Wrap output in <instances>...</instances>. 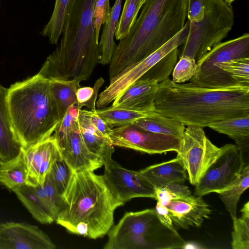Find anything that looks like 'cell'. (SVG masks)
<instances>
[{
  "mask_svg": "<svg viewBox=\"0 0 249 249\" xmlns=\"http://www.w3.org/2000/svg\"><path fill=\"white\" fill-rule=\"evenodd\" d=\"M103 177L120 206L135 197L157 198L155 188L140 171L124 168L113 160L105 167Z\"/></svg>",
  "mask_w": 249,
  "mask_h": 249,
  "instance_id": "obj_14",
  "label": "cell"
},
{
  "mask_svg": "<svg viewBox=\"0 0 249 249\" xmlns=\"http://www.w3.org/2000/svg\"><path fill=\"white\" fill-rule=\"evenodd\" d=\"M241 216L233 220L232 249H249V202L240 211Z\"/></svg>",
  "mask_w": 249,
  "mask_h": 249,
  "instance_id": "obj_31",
  "label": "cell"
},
{
  "mask_svg": "<svg viewBox=\"0 0 249 249\" xmlns=\"http://www.w3.org/2000/svg\"><path fill=\"white\" fill-rule=\"evenodd\" d=\"M55 245L36 226L26 223L0 222V249H54Z\"/></svg>",
  "mask_w": 249,
  "mask_h": 249,
  "instance_id": "obj_15",
  "label": "cell"
},
{
  "mask_svg": "<svg viewBox=\"0 0 249 249\" xmlns=\"http://www.w3.org/2000/svg\"><path fill=\"white\" fill-rule=\"evenodd\" d=\"M145 0H142V4L144 3V2Z\"/></svg>",
  "mask_w": 249,
  "mask_h": 249,
  "instance_id": "obj_43",
  "label": "cell"
},
{
  "mask_svg": "<svg viewBox=\"0 0 249 249\" xmlns=\"http://www.w3.org/2000/svg\"><path fill=\"white\" fill-rule=\"evenodd\" d=\"M144 130L181 139L185 129L180 122L155 111L150 117L140 119L132 123Z\"/></svg>",
  "mask_w": 249,
  "mask_h": 249,
  "instance_id": "obj_26",
  "label": "cell"
},
{
  "mask_svg": "<svg viewBox=\"0 0 249 249\" xmlns=\"http://www.w3.org/2000/svg\"><path fill=\"white\" fill-rule=\"evenodd\" d=\"M158 88L159 83L155 80L140 79L113 101L111 106L155 110V101Z\"/></svg>",
  "mask_w": 249,
  "mask_h": 249,
  "instance_id": "obj_20",
  "label": "cell"
},
{
  "mask_svg": "<svg viewBox=\"0 0 249 249\" xmlns=\"http://www.w3.org/2000/svg\"><path fill=\"white\" fill-rule=\"evenodd\" d=\"M234 0H231V1H231V2H233V1H234Z\"/></svg>",
  "mask_w": 249,
  "mask_h": 249,
  "instance_id": "obj_44",
  "label": "cell"
},
{
  "mask_svg": "<svg viewBox=\"0 0 249 249\" xmlns=\"http://www.w3.org/2000/svg\"><path fill=\"white\" fill-rule=\"evenodd\" d=\"M226 2H228V3H231V0H224Z\"/></svg>",
  "mask_w": 249,
  "mask_h": 249,
  "instance_id": "obj_42",
  "label": "cell"
},
{
  "mask_svg": "<svg viewBox=\"0 0 249 249\" xmlns=\"http://www.w3.org/2000/svg\"><path fill=\"white\" fill-rule=\"evenodd\" d=\"M165 206L173 222L184 229L200 227L211 214L209 205L201 196L179 197L170 200Z\"/></svg>",
  "mask_w": 249,
  "mask_h": 249,
  "instance_id": "obj_17",
  "label": "cell"
},
{
  "mask_svg": "<svg viewBox=\"0 0 249 249\" xmlns=\"http://www.w3.org/2000/svg\"><path fill=\"white\" fill-rule=\"evenodd\" d=\"M142 5V0H125L115 36L117 40L125 37L134 24Z\"/></svg>",
  "mask_w": 249,
  "mask_h": 249,
  "instance_id": "obj_32",
  "label": "cell"
},
{
  "mask_svg": "<svg viewBox=\"0 0 249 249\" xmlns=\"http://www.w3.org/2000/svg\"><path fill=\"white\" fill-rule=\"evenodd\" d=\"M122 0H116L112 7L110 18L104 24L99 42L101 55L99 63L102 65L109 64L116 45L114 37L118 24Z\"/></svg>",
  "mask_w": 249,
  "mask_h": 249,
  "instance_id": "obj_28",
  "label": "cell"
},
{
  "mask_svg": "<svg viewBox=\"0 0 249 249\" xmlns=\"http://www.w3.org/2000/svg\"><path fill=\"white\" fill-rule=\"evenodd\" d=\"M249 187V166L245 165L242 172L227 188L218 193L232 220L237 218V205L240 196Z\"/></svg>",
  "mask_w": 249,
  "mask_h": 249,
  "instance_id": "obj_29",
  "label": "cell"
},
{
  "mask_svg": "<svg viewBox=\"0 0 249 249\" xmlns=\"http://www.w3.org/2000/svg\"><path fill=\"white\" fill-rule=\"evenodd\" d=\"M22 153L29 185L32 186L43 185L54 162L62 158L53 134L34 145L23 148Z\"/></svg>",
  "mask_w": 249,
  "mask_h": 249,
  "instance_id": "obj_16",
  "label": "cell"
},
{
  "mask_svg": "<svg viewBox=\"0 0 249 249\" xmlns=\"http://www.w3.org/2000/svg\"><path fill=\"white\" fill-rule=\"evenodd\" d=\"M155 209L157 216L160 222L170 230L177 231L166 207L160 202L157 201Z\"/></svg>",
  "mask_w": 249,
  "mask_h": 249,
  "instance_id": "obj_41",
  "label": "cell"
},
{
  "mask_svg": "<svg viewBox=\"0 0 249 249\" xmlns=\"http://www.w3.org/2000/svg\"><path fill=\"white\" fill-rule=\"evenodd\" d=\"M187 18L189 31L180 55L197 61L221 42L231 30L233 7L224 0H188Z\"/></svg>",
  "mask_w": 249,
  "mask_h": 249,
  "instance_id": "obj_7",
  "label": "cell"
},
{
  "mask_svg": "<svg viewBox=\"0 0 249 249\" xmlns=\"http://www.w3.org/2000/svg\"><path fill=\"white\" fill-rule=\"evenodd\" d=\"M158 113L187 126L202 128L213 123L249 115V87L199 88L169 78L159 83L155 101Z\"/></svg>",
  "mask_w": 249,
  "mask_h": 249,
  "instance_id": "obj_1",
  "label": "cell"
},
{
  "mask_svg": "<svg viewBox=\"0 0 249 249\" xmlns=\"http://www.w3.org/2000/svg\"><path fill=\"white\" fill-rule=\"evenodd\" d=\"M155 111L154 110L132 109L113 106L96 109L98 115L112 127L132 124L140 119L152 116Z\"/></svg>",
  "mask_w": 249,
  "mask_h": 249,
  "instance_id": "obj_27",
  "label": "cell"
},
{
  "mask_svg": "<svg viewBox=\"0 0 249 249\" xmlns=\"http://www.w3.org/2000/svg\"><path fill=\"white\" fill-rule=\"evenodd\" d=\"M80 82L77 80H49L50 92L60 122L68 109L77 104L76 94L80 87Z\"/></svg>",
  "mask_w": 249,
  "mask_h": 249,
  "instance_id": "obj_24",
  "label": "cell"
},
{
  "mask_svg": "<svg viewBox=\"0 0 249 249\" xmlns=\"http://www.w3.org/2000/svg\"><path fill=\"white\" fill-rule=\"evenodd\" d=\"M77 105L71 107L59 122L53 132L59 149L67 142L72 127L77 119L78 110Z\"/></svg>",
  "mask_w": 249,
  "mask_h": 249,
  "instance_id": "obj_34",
  "label": "cell"
},
{
  "mask_svg": "<svg viewBox=\"0 0 249 249\" xmlns=\"http://www.w3.org/2000/svg\"><path fill=\"white\" fill-rule=\"evenodd\" d=\"M71 0H55L52 16L45 26L42 35L47 36L52 44L57 43L62 35L67 12Z\"/></svg>",
  "mask_w": 249,
  "mask_h": 249,
  "instance_id": "obj_30",
  "label": "cell"
},
{
  "mask_svg": "<svg viewBox=\"0 0 249 249\" xmlns=\"http://www.w3.org/2000/svg\"><path fill=\"white\" fill-rule=\"evenodd\" d=\"M14 192L37 221L43 224L55 221L62 207V197L49 173L43 185H26Z\"/></svg>",
  "mask_w": 249,
  "mask_h": 249,
  "instance_id": "obj_13",
  "label": "cell"
},
{
  "mask_svg": "<svg viewBox=\"0 0 249 249\" xmlns=\"http://www.w3.org/2000/svg\"><path fill=\"white\" fill-rule=\"evenodd\" d=\"M111 10L109 0H95L94 17L96 33L98 37L101 26L108 21Z\"/></svg>",
  "mask_w": 249,
  "mask_h": 249,
  "instance_id": "obj_39",
  "label": "cell"
},
{
  "mask_svg": "<svg viewBox=\"0 0 249 249\" xmlns=\"http://www.w3.org/2000/svg\"><path fill=\"white\" fill-rule=\"evenodd\" d=\"M178 55V49L176 48L162 58L141 78L155 80L158 83L165 80L169 78L177 63Z\"/></svg>",
  "mask_w": 249,
  "mask_h": 249,
  "instance_id": "obj_33",
  "label": "cell"
},
{
  "mask_svg": "<svg viewBox=\"0 0 249 249\" xmlns=\"http://www.w3.org/2000/svg\"><path fill=\"white\" fill-rule=\"evenodd\" d=\"M107 234L104 249H175L186 244L160 222L155 208L126 213Z\"/></svg>",
  "mask_w": 249,
  "mask_h": 249,
  "instance_id": "obj_6",
  "label": "cell"
},
{
  "mask_svg": "<svg viewBox=\"0 0 249 249\" xmlns=\"http://www.w3.org/2000/svg\"><path fill=\"white\" fill-rule=\"evenodd\" d=\"M72 172L62 158L52 165L49 174L54 186L61 195L66 189Z\"/></svg>",
  "mask_w": 249,
  "mask_h": 249,
  "instance_id": "obj_37",
  "label": "cell"
},
{
  "mask_svg": "<svg viewBox=\"0 0 249 249\" xmlns=\"http://www.w3.org/2000/svg\"><path fill=\"white\" fill-rule=\"evenodd\" d=\"M62 197L56 223L90 239L107 234L113 225L114 211L120 207L103 176L89 170L72 172Z\"/></svg>",
  "mask_w": 249,
  "mask_h": 249,
  "instance_id": "obj_4",
  "label": "cell"
},
{
  "mask_svg": "<svg viewBox=\"0 0 249 249\" xmlns=\"http://www.w3.org/2000/svg\"><path fill=\"white\" fill-rule=\"evenodd\" d=\"M249 57V34L220 42L196 61V70L190 80L193 86L204 88L223 89L216 70L218 64L232 59Z\"/></svg>",
  "mask_w": 249,
  "mask_h": 249,
  "instance_id": "obj_10",
  "label": "cell"
},
{
  "mask_svg": "<svg viewBox=\"0 0 249 249\" xmlns=\"http://www.w3.org/2000/svg\"><path fill=\"white\" fill-rule=\"evenodd\" d=\"M104 80L100 77L95 82L93 87H80L76 92L77 107L78 109L85 106L90 111H95L96 103L99 89L104 84Z\"/></svg>",
  "mask_w": 249,
  "mask_h": 249,
  "instance_id": "obj_36",
  "label": "cell"
},
{
  "mask_svg": "<svg viewBox=\"0 0 249 249\" xmlns=\"http://www.w3.org/2000/svg\"><path fill=\"white\" fill-rule=\"evenodd\" d=\"M95 0H71L62 36L38 74L48 79L85 81L99 62L100 49L96 33Z\"/></svg>",
  "mask_w": 249,
  "mask_h": 249,
  "instance_id": "obj_2",
  "label": "cell"
},
{
  "mask_svg": "<svg viewBox=\"0 0 249 249\" xmlns=\"http://www.w3.org/2000/svg\"><path fill=\"white\" fill-rule=\"evenodd\" d=\"M208 127L233 139L244 153L249 149V115L219 121Z\"/></svg>",
  "mask_w": 249,
  "mask_h": 249,
  "instance_id": "obj_23",
  "label": "cell"
},
{
  "mask_svg": "<svg viewBox=\"0 0 249 249\" xmlns=\"http://www.w3.org/2000/svg\"><path fill=\"white\" fill-rule=\"evenodd\" d=\"M189 28L188 20L183 28L170 40L142 59L126 67L110 79L109 85L99 94L96 106L104 107L118 98L131 85L141 79L170 52L185 43Z\"/></svg>",
  "mask_w": 249,
  "mask_h": 249,
  "instance_id": "obj_8",
  "label": "cell"
},
{
  "mask_svg": "<svg viewBox=\"0 0 249 249\" xmlns=\"http://www.w3.org/2000/svg\"><path fill=\"white\" fill-rule=\"evenodd\" d=\"M0 184L13 192L29 185L22 150L17 157L6 161H0Z\"/></svg>",
  "mask_w": 249,
  "mask_h": 249,
  "instance_id": "obj_25",
  "label": "cell"
},
{
  "mask_svg": "<svg viewBox=\"0 0 249 249\" xmlns=\"http://www.w3.org/2000/svg\"><path fill=\"white\" fill-rule=\"evenodd\" d=\"M196 70V61L187 55H180L172 72V81L178 84L190 81L195 75Z\"/></svg>",
  "mask_w": 249,
  "mask_h": 249,
  "instance_id": "obj_35",
  "label": "cell"
},
{
  "mask_svg": "<svg viewBox=\"0 0 249 249\" xmlns=\"http://www.w3.org/2000/svg\"><path fill=\"white\" fill-rule=\"evenodd\" d=\"M60 151L62 158L73 172L83 170L93 171L103 166L99 159L92 154L85 145L77 119L67 142Z\"/></svg>",
  "mask_w": 249,
  "mask_h": 249,
  "instance_id": "obj_18",
  "label": "cell"
},
{
  "mask_svg": "<svg viewBox=\"0 0 249 249\" xmlns=\"http://www.w3.org/2000/svg\"><path fill=\"white\" fill-rule=\"evenodd\" d=\"M8 89L0 84V161L18 156L23 147L13 127L7 103Z\"/></svg>",
  "mask_w": 249,
  "mask_h": 249,
  "instance_id": "obj_21",
  "label": "cell"
},
{
  "mask_svg": "<svg viewBox=\"0 0 249 249\" xmlns=\"http://www.w3.org/2000/svg\"><path fill=\"white\" fill-rule=\"evenodd\" d=\"M223 151V146H216L207 138L203 128H185L177 157L181 160L192 185L198 183Z\"/></svg>",
  "mask_w": 249,
  "mask_h": 249,
  "instance_id": "obj_9",
  "label": "cell"
},
{
  "mask_svg": "<svg viewBox=\"0 0 249 249\" xmlns=\"http://www.w3.org/2000/svg\"><path fill=\"white\" fill-rule=\"evenodd\" d=\"M7 103L14 132L23 148L52 136L60 122L49 80L38 73L11 85Z\"/></svg>",
  "mask_w": 249,
  "mask_h": 249,
  "instance_id": "obj_5",
  "label": "cell"
},
{
  "mask_svg": "<svg viewBox=\"0 0 249 249\" xmlns=\"http://www.w3.org/2000/svg\"><path fill=\"white\" fill-rule=\"evenodd\" d=\"M90 120L93 126L98 131L104 136L110 138L109 137L112 132V127L108 125L98 115L96 110L90 111Z\"/></svg>",
  "mask_w": 249,
  "mask_h": 249,
  "instance_id": "obj_40",
  "label": "cell"
},
{
  "mask_svg": "<svg viewBox=\"0 0 249 249\" xmlns=\"http://www.w3.org/2000/svg\"><path fill=\"white\" fill-rule=\"evenodd\" d=\"M114 146L132 149L149 154L178 151L181 139L150 132L133 124L112 129L109 137Z\"/></svg>",
  "mask_w": 249,
  "mask_h": 249,
  "instance_id": "obj_12",
  "label": "cell"
},
{
  "mask_svg": "<svg viewBox=\"0 0 249 249\" xmlns=\"http://www.w3.org/2000/svg\"><path fill=\"white\" fill-rule=\"evenodd\" d=\"M188 0H146L128 34L116 45L109 63V79L145 58L182 29Z\"/></svg>",
  "mask_w": 249,
  "mask_h": 249,
  "instance_id": "obj_3",
  "label": "cell"
},
{
  "mask_svg": "<svg viewBox=\"0 0 249 249\" xmlns=\"http://www.w3.org/2000/svg\"><path fill=\"white\" fill-rule=\"evenodd\" d=\"M155 189L170 183H182L188 179L186 170L177 156L169 161L154 164L140 171Z\"/></svg>",
  "mask_w": 249,
  "mask_h": 249,
  "instance_id": "obj_22",
  "label": "cell"
},
{
  "mask_svg": "<svg viewBox=\"0 0 249 249\" xmlns=\"http://www.w3.org/2000/svg\"><path fill=\"white\" fill-rule=\"evenodd\" d=\"M80 132L89 150L96 156L105 167L112 160L114 145L110 138L98 131L90 120V111L82 108L78 110L77 117Z\"/></svg>",
  "mask_w": 249,
  "mask_h": 249,
  "instance_id": "obj_19",
  "label": "cell"
},
{
  "mask_svg": "<svg viewBox=\"0 0 249 249\" xmlns=\"http://www.w3.org/2000/svg\"><path fill=\"white\" fill-rule=\"evenodd\" d=\"M157 201L165 205L170 200L191 195L188 186L182 183H170L156 189Z\"/></svg>",
  "mask_w": 249,
  "mask_h": 249,
  "instance_id": "obj_38",
  "label": "cell"
},
{
  "mask_svg": "<svg viewBox=\"0 0 249 249\" xmlns=\"http://www.w3.org/2000/svg\"><path fill=\"white\" fill-rule=\"evenodd\" d=\"M223 148L221 155L195 186V196L219 193L229 187L242 172L246 164L243 152L233 144H226Z\"/></svg>",
  "mask_w": 249,
  "mask_h": 249,
  "instance_id": "obj_11",
  "label": "cell"
}]
</instances>
